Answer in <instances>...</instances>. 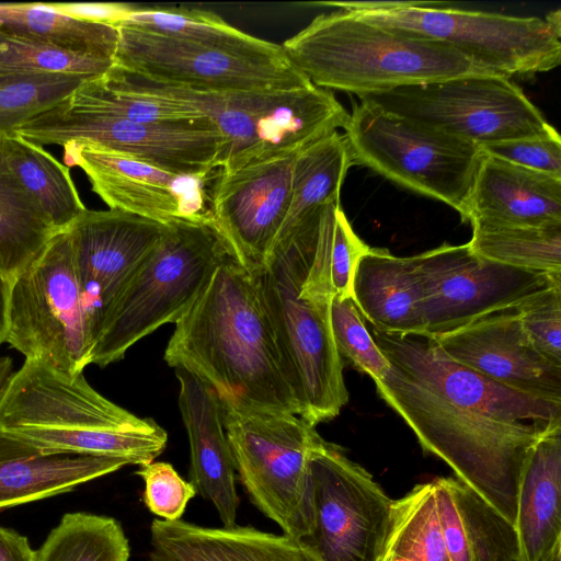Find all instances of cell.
Returning <instances> with one entry per match:
<instances>
[{
	"label": "cell",
	"mask_w": 561,
	"mask_h": 561,
	"mask_svg": "<svg viewBox=\"0 0 561 561\" xmlns=\"http://www.w3.org/2000/svg\"><path fill=\"white\" fill-rule=\"evenodd\" d=\"M126 465L119 458L46 453L0 431V510L69 492Z\"/></svg>",
	"instance_id": "603a6c76"
},
{
	"label": "cell",
	"mask_w": 561,
	"mask_h": 561,
	"mask_svg": "<svg viewBox=\"0 0 561 561\" xmlns=\"http://www.w3.org/2000/svg\"><path fill=\"white\" fill-rule=\"evenodd\" d=\"M385 548L394 561H449L432 481L394 501Z\"/></svg>",
	"instance_id": "836d02e7"
},
{
	"label": "cell",
	"mask_w": 561,
	"mask_h": 561,
	"mask_svg": "<svg viewBox=\"0 0 561 561\" xmlns=\"http://www.w3.org/2000/svg\"><path fill=\"white\" fill-rule=\"evenodd\" d=\"M433 337L455 362L523 393L561 403V367L533 347L516 308Z\"/></svg>",
	"instance_id": "d6986e66"
},
{
	"label": "cell",
	"mask_w": 561,
	"mask_h": 561,
	"mask_svg": "<svg viewBox=\"0 0 561 561\" xmlns=\"http://www.w3.org/2000/svg\"><path fill=\"white\" fill-rule=\"evenodd\" d=\"M8 295L9 284L0 275V346L5 339Z\"/></svg>",
	"instance_id": "bcb514c9"
},
{
	"label": "cell",
	"mask_w": 561,
	"mask_h": 561,
	"mask_svg": "<svg viewBox=\"0 0 561 561\" xmlns=\"http://www.w3.org/2000/svg\"><path fill=\"white\" fill-rule=\"evenodd\" d=\"M174 324L165 363L192 373L221 404L300 415L256 279L233 255Z\"/></svg>",
	"instance_id": "7a4b0ae2"
},
{
	"label": "cell",
	"mask_w": 561,
	"mask_h": 561,
	"mask_svg": "<svg viewBox=\"0 0 561 561\" xmlns=\"http://www.w3.org/2000/svg\"><path fill=\"white\" fill-rule=\"evenodd\" d=\"M432 482L449 561H517L518 537L508 519L459 479Z\"/></svg>",
	"instance_id": "cb8c5ba5"
},
{
	"label": "cell",
	"mask_w": 561,
	"mask_h": 561,
	"mask_svg": "<svg viewBox=\"0 0 561 561\" xmlns=\"http://www.w3.org/2000/svg\"><path fill=\"white\" fill-rule=\"evenodd\" d=\"M58 12L73 19L117 25L129 19L136 8L117 2H57L50 3Z\"/></svg>",
	"instance_id": "7bdbcfd3"
},
{
	"label": "cell",
	"mask_w": 561,
	"mask_h": 561,
	"mask_svg": "<svg viewBox=\"0 0 561 561\" xmlns=\"http://www.w3.org/2000/svg\"><path fill=\"white\" fill-rule=\"evenodd\" d=\"M282 46L313 85L358 96L489 71L442 42L343 10L317 15Z\"/></svg>",
	"instance_id": "5b68a950"
},
{
	"label": "cell",
	"mask_w": 561,
	"mask_h": 561,
	"mask_svg": "<svg viewBox=\"0 0 561 561\" xmlns=\"http://www.w3.org/2000/svg\"><path fill=\"white\" fill-rule=\"evenodd\" d=\"M370 249L353 230L343 209L335 210L330 275L334 297L352 298V285L359 259Z\"/></svg>",
	"instance_id": "b9f144b4"
},
{
	"label": "cell",
	"mask_w": 561,
	"mask_h": 561,
	"mask_svg": "<svg viewBox=\"0 0 561 561\" xmlns=\"http://www.w3.org/2000/svg\"><path fill=\"white\" fill-rule=\"evenodd\" d=\"M470 224L472 236L467 244L478 256L519 270L561 274V224Z\"/></svg>",
	"instance_id": "1f68e13d"
},
{
	"label": "cell",
	"mask_w": 561,
	"mask_h": 561,
	"mask_svg": "<svg viewBox=\"0 0 561 561\" xmlns=\"http://www.w3.org/2000/svg\"><path fill=\"white\" fill-rule=\"evenodd\" d=\"M149 561H317L297 539L251 526L209 528L154 518Z\"/></svg>",
	"instance_id": "7402d4cb"
},
{
	"label": "cell",
	"mask_w": 561,
	"mask_h": 561,
	"mask_svg": "<svg viewBox=\"0 0 561 561\" xmlns=\"http://www.w3.org/2000/svg\"><path fill=\"white\" fill-rule=\"evenodd\" d=\"M61 103L71 110L145 123H178L207 118L182 104L144 98L107 84L102 77L84 82Z\"/></svg>",
	"instance_id": "d590c367"
},
{
	"label": "cell",
	"mask_w": 561,
	"mask_h": 561,
	"mask_svg": "<svg viewBox=\"0 0 561 561\" xmlns=\"http://www.w3.org/2000/svg\"><path fill=\"white\" fill-rule=\"evenodd\" d=\"M165 230L167 225L116 209H87L68 230L93 344L107 307Z\"/></svg>",
	"instance_id": "ac0fdd59"
},
{
	"label": "cell",
	"mask_w": 561,
	"mask_h": 561,
	"mask_svg": "<svg viewBox=\"0 0 561 561\" xmlns=\"http://www.w3.org/2000/svg\"><path fill=\"white\" fill-rule=\"evenodd\" d=\"M175 376L191 449L190 482L197 494L213 504L224 527H234L240 499L221 403L214 390L192 373L175 368Z\"/></svg>",
	"instance_id": "ffe728a7"
},
{
	"label": "cell",
	"mask_w": 561,
	"mask_h": 561,
	"mask_svg": "<svg viewBox=\"0 0 561 561\" xmlns=\"http://www.w3.org/2000/svg\"><path fill=\"white\" fill-rule=\"evenodd\" d=\"M423 289L424 334L436 336L489 313L514 309L561 285V274L519 270L443 244L413 256Z\"/></svg>",
	"instance_id": "9a60e30c"
},
{
	"label": "cell",
	"mask_w": 561,
	"mask_h": 561,
	"mask_svg": "<svg viewBox=\"0 0 561 561\" xmlns=\"http://www.w3.org/2000/svg\"><path fill=\"white\" fill-rule=\"evenodd\" d=\"M229 255L232 253L213 219L167 224L160 242L107 307L91 364L105 367L117 362L142 337L165 323H175Z\"/></svg>",
	"instance_id": "8992f818"
},
{
	"label": "cell",
	"mask_w": 561,
	"mask_h": 561,
	"mask_svg": "<svg viewBox=\"0 0 561 561\" xmlns=\"http://www.w3.org/2000/svg\"><path fill=\"white\" fill-rule=\"evenodd\" d=\"M126 23L195 45L236 55H274L279 44L244 33L217 14L197 9H136Z\"/></svg>",
	"instance_id": "4dcf8cb0"
},
{
	"label": "cell",
	"mask_w": 561,
	"mask_h": 561,
	"mask_svg": "<svg viewBox=\"0 0 561 561\" xmlns=\"http://www.w3.org/2000/svg\"><path fill=\"white\" fill-rule=\"evenodd\" d=\"M352 299L377 331L424 334L423 289L413 256L370 248L356 265Z\"/></svg>",
	"instance_id": "d4e9b609"
},
{
	"label": "cell",
	"mask_w": 561,
	"mask_h": 561,
	"mask_svg": "<svg viewBox=\"0 0 561 561\" xmlns=\"http://www.w3.org/2000/svg\"><path fill=\"white\" fill-rule=\"evenodd\" d=\"M1 34H2V32H1V30H0V36H1Z\"/></svg>",
	"instance_id": "681fc988"
},
{
	"label": "cell",
	"mask_w": 561,
	"mask_h": 561,
	"mask_svg": "<svg viewBox=\"0 0 561 561\" xmlns=\"http://www.w3.org/2000/svg\"><path fill=\"white\" fill-rule=\"evenodd\" d=\"M0 431L56 454L152 462L165 448L167 432L99 393L83 374L69 376L25 359L0 394Z\"/></svg>",
	"instance_id": "277c9868"
},
{
	"label": "cell",
	"mask_w": 561,
	"mask_h": 561,
	"mask_svg": "<svg viewBox=\"0 0 561 561\" xmlns=\"http://www.w3.org/2000/svg\"><path fill=\"white\" fill-rule=\"evenodd\" d=\"M339 206L330 204L313 222L279 233L264 263L249 270L274 329L299 416L312 426L337 416L348 401L331 329L330 259Z\"/></svg>",
	"instance_id": "3957f363"
},
{
	"label": "cell",
	"mask_w": 561,
	"mask_h": 561,
	"mask_svg": "<svg viewBox=\"0 0 561 561\" xmlns=\"http://www.w3.org/2000/svg\"><path fill=\"white\" fill-rule=\"evenodd\" d=\"M356 15L387 28L442 42L510 79L550 71L561 61L559 9L545 18L442 7Z\"/></svg>",
	"instance_id": "7c38bea8"
},
{
	"label": "cell",
	"mask_w": 561,
	"mask_h": 561,
	"mask_svg": "<svg viewBox=\"0 0 561 561\" xmlns=\"http://www.w3.org/2000/svg\"><path fill=\"white\" fill-rule=\"evenodd\" d=\"M31 142L87 145L125 154L173 174L209 178L225 164L228 140L209 118L145 123L71 110L61 102L34 115L13 133Z\"/></svg>",
	"instance_id": "9c48e42d"
},
{
	"label": "cell",
	"mask_w": 561,
	"mask_h": 561,
	"mask_svg": "<svg viewBox=\"0 0 561 561\" xmlns=\"http://www.w3.org/2000/svg\"><path fill=\"white\" fill-rule=\"evenodd\" d=\"M352 164L351 150L339 131L300 150L293 164L291 196L279 232L306 225L325 206L340 204L341 187Z\"/></svg>",
	"instance_id": "83f0119b"
},
{
	"label": "cell",
	"mask_w": 561,
	"mask_h": 561,
	"mask_svg": "<svg viewBox=\"0 0 561 561\" xmlns=\"http://www.w3.org/2000/svg\"><path fill=\"white\" fill-rule=\"evenodd\" d=\"M331 329L334 344L341 358L369 375L380 379L389 363L383 356L352 298L333 297L331 304Z\"/></svg>",
	"instance_id": "74e56055"
},
{
	"label": "cell",
	"mask_w": 561,
	"mask_h": 561,
	"mask_svg": "<svg viewBox=\"0 0 561 561\" xmlns=\"http://www.w3.org/2000/svg\"><path fill=\"white\" fill-rule=\"evenodd\" d=\"M4 343L69 376L91 364L92 335L68 230L10 283Z\"/></svg>",
	"instance_id": "ba28073f"
},
{
	"label": "cell",
	"mask_w": 561,
	"mask_h": 561,
	"mask_svg": "<svg viewBox=\"0 0 561 561\" xmlns=\"http://www.w3.org/2000/svg\"><path fill=\"white\" fill-rule=\"evenodd\" d=\"M37 552V561H128L130 547L113 517L67 513Z\"/></svg>",
	"instance_id": "d6a6232c"
},
{
	"label": "cell",
	"mask_w": 561,
	"mask_h": 561,
	"mask_svg": "<svg viewBox=\"0 0 561 561\" xmlns=\"http://www.w3.org/2000/svg\"><path fill=\"white\" fill-rule=\"evenodd\" d=\"M0 30L4 34L113 59L119 38L117 26L73 19L58 12L50 3L0 2Z\"/></svg>",
	"instance_id": "f546056e"
},
{
	"label": "cell",
	"mask_w": 561,
	"mask_h": 561,
	"mask_svg": "<svg viewBox=\"0 0 561 561\" xmlns=\"http://www.w3.org/2000/svg\"><path fill=\"white\" fill-rule=\"evenodd\" d=\"M115 59L87 55L19 36H0V75H68L94 80L105 76Z\"/></svg>",
	"instance_id": "e575fe53"
},
{
	"label": "cell",
	"mask_w": 561,
	"mask_h": 561,
	"mask_svg": "<svg viewBox=\"0 0 561 561\" xmlns=\"http://www.w3.org/2000/svg\"><path fill=\"white\" fill-rule=\"evenodd\" d=\"M514 526L517 561H539L561 541V427L545 434L524 463Z\"/></svg>",
	"instance_id": "484cf974"
},
{
	"label": "cell",
	"mask_w": 561,
	"mask_h": 561,
	"mask_svg": "<svg viewBox=\"0 0 561 561\" xmlns=\"http://www.w3.org/2000/svg\"><path fill=\"white\" fill-rule=\"evenodd\" d=\"M359 100L479 147L557 130L512 79L490 71L364 94Z\"/></svg>",
	"instance_id": "8fae6325"
},
{
	"label": "cell",
	"mask_w": 561,
	"mask_h": 561,
	"mask_svg": "<svg viewBox=\"0 0 561 561\" xmlns=\"http://www.w3.org/2000/svg\"><path fill=\"white\" fill-rule=\"evenodd\" d=\"M298 152L233 172L217 169L207 180L211 219L232 255L248 270L264 263L284 224Z\"/></svg>",
	"instance_id": "2e32d148"
},
{
	"label": "cell",
	"mask_w": 561,
	"mask_h": 561,
	"mask_svg": "<svg viewBox=\"0 0 561 561\" xmlns=\"http://www.w3.org/2000/svg\"><path fill=\"white\" fill-rule=\"evenodd\" d=\"M145 482L144 502L147 508L163 520L181 519L195 488L185 481L171 463L152 461L136 471Z\"/></svg>",
	"instance_id": "ab89813d"
},
{
	"label": "cell",
	"mask_w": 561,
	"mask_h": 561,
	"mask_svg": "<svg viewBox=\"0 0 561 561\" xmlns=\"http://www.w3.org/2000/svg\"><path fill=\"white\" fill-rule=\"evenodd\" d=\"M57 232L13 173L0 136V275L10 283L45 250Z\"/></svg>",
	"instance_id": "f1b7e54d"
},
{
	"label": "cell",
	"mask_w": 561,
	"mask_h": 561,
	"mask_svg": "<svg viewBox=\"0 0 561 561\" xmlns=\"http://www.w3.org/2000/svg\"><path fill=\"white\" fill-rule=\"evenodd\" d=\"M66 167H79L92 191L110 207L167 225L211 219L207 179L183 176L138 159L73 142L64 146Z\"/></svg>",
	"instance_id": "e0dca14e"
},
{
	"label": "cell",
	"mask_w": 561,
	"mask_h": 561,
	"mask_svg": "<svg viewBox=\"0 0 561 561\" xmlns=\"http://www.w3.org/2000/svg\"><path fill=\"white\" fill-rule=\"evenodd\" d=\"M387 358L379 397L422 448L445 461L515 525L517 490L535 444L561 427V403L523 393L451 359L426 334L373 329Z\"/></svg>",
	"instance_id": "6da1fadb"
},
{
	"label": "cell",
	"mask_w": 561,
	"mask_h": 561,
	"mask_svg": "<svg viewBox=\"0 0 561 561\" xmlns=\"http://www.w3.org/2000/svg\"><path fill=\"white\" fill-rule=\"evenodd\" d=\"M3 146L13 173L49 225L57 233L69 230L87 210L70 169L18 135L3 136Z\"/></svg>",
	"instance_id": "4316f807"
},
{
	"label": "cell",
	"mask_w": 561,
	"mask_h": 561,
	"mask_svg": "<svg viewBox=\"0 0 561 561\" xmlns=\"http://www.w3.org/2000/svg\"><path fill=\"white\" fill-rule=\"evenodd\" d=\"M486 156L561 179V138L558 131L480 147Z\"/></svg>",
	"instance_id": "60d3db41"
},
{
	"label": "cell",
	"mask_w": 561,
	"mask_h": 561,
	"mask_svg": "<svg viewBox=\"0 0 561 561\" xmlns=\"http://www.w3.org/2000/svg\"><path fill=\"white\" fill-rule=\"evenodd\" d=\"M115 66L173 88L207 92H279L312 85L285 50L274 55H236L146 31L117 25Z\"/></svg>",
	"instance_id": "5bb4252c"
},
{
	"label": "cell",
	"mask_w": 561,
	"mask_h": 561,
	"mask_svg": "<svg viewBox=\"0 0 561 561\" xmlns=\"http://www.w3.org/2000/svg\"><path fill=\"white\" fill-rule=\"evenodd\" d=\"M343 129L354 164L437 199L463 218L483 158L479 146L363 101Z\"/></svg>",
	"instance_id": "52a82bcc"
},
{
	"label": "cell",
	"mask_w": 561,
	"mask_h": 561,
	"mask_svg": "<svg viewBox=\"0 0 561 561\" xmlns=\"http://www.w3.org/2000/svg\"><path fill=\"white\" fill-rule=\"evenodd\" d=\"M0 561H37V552L25 536L0 526Z\"/></svg>",
	"instance_id": "f6af8a7d"
},
{
	"label": "cell",
	"mask_w": 561,
	"mask_h": 561,
	"mask_svg": "<svg viewBox=\"0 0 561 561\" xmlns=\"http://www.w3.org/2000/svg\"><path fill=\"white\" fill-rule=\"evenodd\" d=\"M87 78L68 75H0V136L67 99Z\"/></svg>",
	"instance_id": "8d00e7d4"
},
{
	"label": "cell",
	"mask_w": 561,
	"mask_h": 561,
	"mask_svg": "<svg viewBox=\"0 0 561 561\" xmlns=\"http://www.w3.org/2000/svg\"><path fill=\"white\" fill-rule=\"evenodd\" d=\"M516 312L533 347L561 367V285L529 297L516 307Z\"/></svg>",
	"instance_id": "f35d334b"
},
{
	"label": "cell",
	"mask_w": 561,
	"mask_h": 561,
	"mask_svg": "<svg viewBox=\"0 0 561 561\" xmlns=\"http://www.w3.org/2000/svg\"><path fill=\"white\" fill-rule=\"evenodd\" d=\"M12 374V358L8 356H0V394Z\"/></svg>",
	"instance_id": "7dc6e473"
},
{
	"label": "cell",
	"mask_w": 561,
	"mask_h": 561,
	"mask_svg": "<svg viewBox=\"0 0 561 561\" xmlns=\"http://www.w3.org/2000/svg\"><path fill=\"white\" fill-rule=\"evenodd\" d=\"M462 221L510 226L560 225L561 179L483 153Z\"/></svg>",
	"instance_id": "44dd1931"
},
{
	"label": "cell",
	"mask_w": 561,
	"mask_h": 561,
	"mask_svg": "<svg viewBox=\"0 0 561 561\" xmlns=\"http://www.w3.org/2000/svg\"><path fill=\"white\" fill-rule=\"evenodd\" d=\"M221 407L236 472L250 501L299 540L308 530L309 458L323 438L295 414Z\"/></svg>",
	"instance_id": "30bf717a"
},
{
	"label": "cell",
	"mask_w": 561,
	"mask_h": 561,
	"mask_svg": "<svg viewBox=\"0 0 561 561\" xmlns=\"http://www.w3.org/2000/svg\"><path fill=\"white\" fill-rule=\"evenodd\" d=\"M539 561H561V541L547 551Z\"/></svg>",
	"instance_id": "c3c4849f"
},
{
	"label": "cell",
	"mask_w": 561,
	"mask_h": 561,
	"mask_svg": "<svg viewBox=\"0 0 561 561\" xmlns=\"http://www.w3.org/2000/svg\"><path fill=\"white\" fill-rule=\"evenodd\" d=\"M308 472V530L299 541L317 561H379L394 500L324 439L312 450Z\"/></svg>",
	"instance_id": "4fadbf2b"
},
{
	"label": "cell",
	"mask_w": 561,
	"mask_h": 561,
	"mask_svg": "<svg viewBox=\"0 0 561 561\" xmlns=\"http://www.w3.org/2000/svg\"><path fill=\"white\" fill-rule=\"evenodd\" d=\"M317 4L335 7L340 10L356 13H380L408 8L439 7L440 2L433 1H339L319 2Z\"/></svg>",
	"instance_id": "ee69618b"
}]
</instances>
